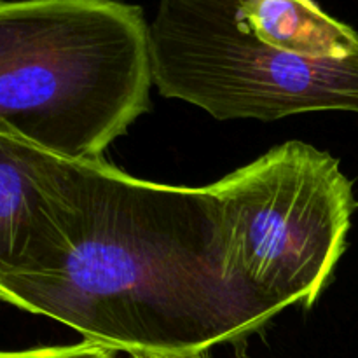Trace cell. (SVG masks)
<instances>
[{"mask_svg": "<svg viewBox=\"0 0 358 358\" xmlns=\"http://www.w3.org/2000/svg\"><path fill=\"white\" fill-rule=\"evenodd\" d=\"M154 84L219 121L358 114V31L315 0H159Z\"/></svg>", "mask_w": 358, "mask_h": 358, "instance_id": "7a4b0ae2", "label": "cell"}, {"mask_svg": "<svg viewBox=\"0 0 358 358\" xmlns=\"http://www.w3.org/2000/svg\"><path fill=\"white\" fill-rule=\"evenodd\" d=\"M150 24L121 0H2L0 135L96 161L150 110Z\"/></svg>", "mask_w": 358, "mask_h": 358, "instance_id": "3957f363", "label": "cell"}, {"mask_svg": "<svg viewBox=\"0 0 358 358\" xmlns=\"http://www.w3.org/2000/svg\"><path fill=\"white\" fill-rule=\"evenodd\" d=\"M34 196L27 145L14 136L0 135V262L16 250L30 219Z\"/></svg>", "mask_w": 358, "mask_h": 358, "instance_id": "5b68a950", "label": "cell"}, {"mask_svg": "<svg viewBox=\"0 0 358 358\" xmlns=\"http://www.w3.org/2000/svg\"><path fill=\"white\" fill-rule=\"evenodd\" d=\"M27 145L35 196L0 297L84 339L187 355L241 343L275 318L243 289L213 185L142 180L101 157Z\"/></svg>", "mask_w": 358, "mask_h": 358, "instance_id": "6da1fadb", "label": "cell"}, {"mask_svg": "<svg viewBox=\"0 0 358 358\" xmlns=\"http://www.w3.org/2000/svg\"><path fill=\"white\" fill-rule=\"evenodd\" d=\"M212 185L238 282L275 317L296 304L311 310L345 254L358 206L339 159L290 140Z\"/></svg>", "mask_w": 358, "mask_h": 358, "instance_id": "277c9868", "label": "cell"}, {"mask_svg": "<svg viewBox=\"0 0 358 358\" xmlns=\"http://www.w3.org/2000/svg\"><path fill=\"white\" fill-rule=\"evenodd\" d=\"M138 358H212L210 352H198V353H187V355H156V353H142L135 352Z\"/></svg>", "mask_w": 358, "mask_h": 358, "instance_id": "52a82bcc", "label": "cell"}, {"mask_svg": "<svg viewBox=\"0 0 358 358\" xmlns=\"http://www.w3.org/2000/svg\"><path fill=\"white\" fill-rule=\"evenodd\" d=\"M0 358H138L135 352L115 348L103 343L83 339L77 345L38 346V348L3 352Z\"/></svg>", "mask_w": 358, "mask_h": 358, "instance_id": "8992f818", "label": "cell"}]
</instances>
